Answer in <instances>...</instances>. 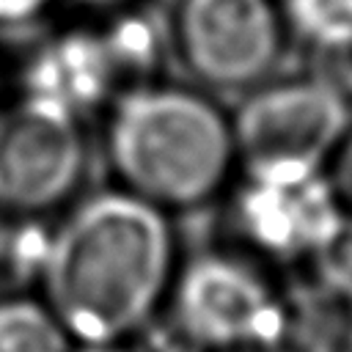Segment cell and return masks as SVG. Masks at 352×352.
I'll return each instance as SVG.
<instances>
[{
	"mask_svg": "<svg viewBox=\"0 0 352 352\" xmlns=\"http://www.w3.org/2000/svg\"><path fill=\"white\" fill-rule=\"evenodd\" d=\"M170 217L121 187L52 217L38 292L80 346L124 344L165 308L182 261Z\"/></svg>",
	"mask_w": 352,
	"mask_h": 352,
	"instance_id": "6da1fadb",
	"label": "cell"
},
{
	"mask_svg": "<svg viewBox=\"0 0 352 352\" xmlns=\"http://www.w3.org/2000/svg\"><path fill=\"white\" fill-rule=\"evenodd\" d=\"M102 118L116 187L168 214L217 201L239 170L231 113L198 88L151 80Z\"/></svg>",
	"mask_w": 352,
	"mask_h": 352,
	"instance_id": "7a4b0ae2",
	"label": "cell"
},
{
	"mask_svg": "<svg viewBox=\"0 0 352 352\" xmlns=\"http://www.w3.org/2000/svg\"><path fill=\"white\" fill-rule=\"evenodd\" d=\"M162 314L204 352L283 346L294 327L272 267L236 245L182 258Z\"/></svg>",
	"mask_w": 352,
	"mask_h": 352,
	"instance_id": "3957f363",
	"label": "cell"
},
{
	"mask_svg": "<svg viewBox=\"0 0 352 352\" xmlns=\"http://www.w3.org/2000/svg\"><path fill=\"white\" fill-rule=\"evenodd\" d=\"M91 28L47 41L22 72L19 91L52 99L80 118L104 116L124 94L160 80L162 41L146 16L129 8Z\"/></svg>",
	"mask_w": 352,
	"mask_h": 352,
	"instance_id": "277c9868",
	"label": "cell"
},
{
	"mask_svg": "<svg viewBox=\"0 0 352 352\" xmlns=\"http://www.w3.org/2000/svg\"><path fill=\"white\" fill-rule=\"evenodd\" d=\"M88 165L85 118L28 91L0 99V214L58 217L80 198Z\"/></svg>",
	"mask_w": 352,
	"mask_h": 352,
	"instance_id": "5b68a950",
	"label": "cell"
},
{
	"mask_svg": "<svg viewBox=\"0 0 352 352\" xmlns=\"http://www.w3.org/2000/svg\"><path fill=\"white\" fill-rule=\"evenodd\" d=\"M226 201L231 245L270 267H308L346 217L324 168H239Z\"/></svg>",
	"mask_w": 352,
	"mask_h": 352,
	"instance_id": "8992f818",
	"label": "cell"
},
{
	"mask_svg": "<svg viewBox=\"0 0 352 352\" xmlns=\"http://www.w3.org/2000/svg\"><path fill=\"white\" fill-rule=\"evenodd\" d=\"M239 168H324L352 129L346 88L322 74L264 80L231 110Z\"/></svg>",
	"mask_w": 352,
	"mask_h": 352,
	"instance_id": "52a82bcc",
	"label": "cell"
},
{
	"mask_svg": "<svg viewBox=\"0 0 352 352\" xmlns=\"http://www.w3.org/2000/svg\"><path fill=\"white\" fill-rule=\"evenodd\" d=\"M173 36L198 82L250 91L280 58L283 19L270 0H182Z\"/></svg>",
	"mask_w": 352,
	"mask_h": 352,
	"instance_id": "ba28073f",
	"label": "cell"
},
{
	"mask_svg": "<svg viewBox=\"0 0 352 352\" xmlns=\"http://www.w3.org/2000/svg\"><path fill=\"white\" fill-rule=\"evenodd\" d=\"M77 346L41 294H0V352H77Z\"/></svg>",
	"mask_w": 352,
	"mask_h": 352,
	"instance_id": "9c48e42d",
	"label": "cell"
},
{
	"mask_svg": "<svg viewBox=\"0 0 352 352\" xmlns=\"http://www.w3.org/2000/svg\"><path fill=\"white\" fill-rule=\"evenodd\" d=\"M283 28L322 55L352 52V0H283Z\"/></svg>",
	"mask_w": 352,
	"mask_h": 352,
	"instance_id": "30bf717a",
	"label": "cell"
},
{
	"mask_svg": "<svg viewBox=\"0 0 352 352\" xmlns=\"http://www.w3.org/2000/svg\"><path fill=\"white\" fill-rule=\"evenodd\" d=\"M322 292L333 300L352 305V214L341 220L333 236L322 245V250L308 264Z\"/></svg>",
	"mask_w": 352,
	"mask_h": 352,
	"instance_id": "8fae6325",
	"label": "cell"
},
{
	"mask_svg": "<svg viewBox=\"0 0 352 352\" xmlns=\"http://www.w3.org/2000/svg\"><path fill=\"white\" fill-rule=\"evenodd\" d=\"M135 352H204L198 349L162 311L129 338Z\"/></svg>",
	"mask_w": 352,
	"mask_h": 352,
	"instance_id": "7c38bea8",
	"label": "cell"
},
{
	"mask_svg": "<svg viewBox=\"0 0 352 352\" xmlns=\"http://www.w3.org/2000/svg\"><path fill=\"white\" fill-rule=\"evenodd\" d=\"M327 176H330L346 214H352V129L346 132V138L336 148V154L327 165Z\"/></svg>",
	"mask_w": 352,
	"mask_h": 352,
	"instance_id": "4fadbf2b",
	"label": "cell"
},
{
	"mask_svg": "<svg viewBox=\"0 0 352 352\" xmlns=\"http://www.w3.org/2000/svg\"><path fill=\"white\" fill-rule=\"evenodd\" d=\"M55 0H0V30L22 28L38 19Z\"/></svg>",
	"mask_w": 352,
	"mask_h": 352,
	"instance_id": "5bb4252c",
	"label": "cell"
},
{
	"mask_svg": "<svg viewBox=\"0 0 352 352\" xmlns=\"http://www.w3.org/2000/svg\"><path fill=\"white\" fill-rule=\"evenodd\" d=\"M11 236H14V217H8V214H0V289H3V292H8Z\"/></svg>",
	"mask_w": 352,
	"mask_h": 352,
	"instance_id": "9a60e30c",
	"label": "cell"
},
{
	"mask_svg": "<svg viewBox=\"0 0 352 352\" xmlns=\"http://www.w3.org/2000/svg\"><path fill=\"white\" fill-rule=\"evenodd\" d=\"M74 3L94 14H118L132 6V0H74Z\"/></svg>",
	"mask_w": 352,
	"mask_h": 352,
	"instance_id": "2e32d148",
	"label": "cell"
},
{
	"mask_svg": "<svg viewBox=\"0 0 352 352\" xmlns=\"http://www.w3.org/2000/svg\"><path fill=\"white\" fill-rule=\"evenodd\" d=\"M77 352H135L129 341L124 344H88V346H77Z\"/></svg>",
	"mask_w": 352,
	"mask_h": 352,
	"instance_id": "e0dca14e",
	"label": "cell"
},
{
	"mask_svg": "<svg viewBox=\"0 0 352 352\" xmlns=\"http://www.w3.org/2000/svg\"><path fill=\"white\" fill-rule=\"evenodd\" d=\"M242 352H286V346H272V349H242Z\"/></svg>",
	"mask_w": 352,
	"mask_h": 352,
	"instance_id": "ac0fdd59",
	"label": "cell"
},
{
	"mask_svg": "<svg viewBox=\"0 0 352 352\" xmlns=\"http://www.w3.org/2000/svg\"><path fill=\"white\" fill-rule=\"evenodd\" d=\"M0 99H3V94H0Z\"/></svg>",
	"mask_w": 352,
	"mask_h": 352,
	"instance_id": "d6986e66",
	"label": "cell"
}]
</instances>
